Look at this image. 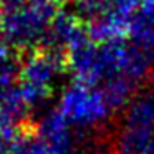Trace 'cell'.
<instances>
[{"label": "cell", "instance_id": "cell-1", "mask_svg": "<svg viewBox=\"0 0 154 154\" xmlns=\"http://www.w3.org/2000/svg\"><path fill=\"white\" fill-rule=\"evenodd\" d=\"M63 58L73 81L101 90L116 111L146 86L152 73L133 42H96L88 28L65 48Z\"/></svg>", "mask_w": 154, "mask_h": 154}, {"label": "cell", "instance_id": "cell-2", "mask_svg": "<svg viewBox=\"0 0 154 154\" xmlns=\"http://www.w3.org/2000/svg\"><path fill=\"white\" fill-rule=\"evenodd\" d=\"M57 15L58 5L51 0H22L0 10V33L12 50L27 55L47 48Z\"/></svg>", "mask_w": 154, "mask_h": 154}, {"label": "cell", "instance_id": "cell-3", "mask_svg": "<svg viewBox=\"0 0 154 154\" xmlns=\"http://www.w3.org/2000/svg\"><path fill=\"white\" fill-rule=\"evenodd\" d=\"M65 71V58L57 50L40 48L25 55L18 63L15 86L28 113L42 108L53 96Z\"/></svg>", "mask_w": 154, "mask_h": 154}, {"label": "cell", "instance_id": "cell-4", "mask_svg": "<svg viewBox=\"0 0 154 154\" xmlns=\"http://www.w3.org/2000/svg\"><path fill=\"white\" fill-rule=\"evenodd\" d=\"M109 154H154V86H144L124 104Z\"/></svg>", "mask_w": 154, "mask_h": 154}, {"label": "cell", "instance_id": "cell-5", "mask_svg": "<svg viewBox=\"0 0 154 154\" xmlns=\"http://www.w3.org/2000/svg\"><path fill=\"white\" fill-rule=\"evenodd\" d=\"M55 109L80 137L101 129L116 113L101 90L76 81L63 88Z\"/></svg>", "mask_w": 154, "mask_h": 154}, {"label": "cell", "instance_id": "cell-6", "mask_svg": "<svg viewBox=\"0 0 154 154\" xmlns=\"http://www.w3.org/2000/svg\"><path fill=\"white\" fill-rule=\"evenodd\" d=\"M33 131L58 154H76L81 137L71 129V126L61 118L57 109H50L38 119Z\"/></svg>", "mask_w": 154, "mask_h": 154}, {"label": "cell", "instance_id": "cell-7", "mask_svg": "<svg viewBox=\"0 0 154 154\" xmlns=\"http://www.w3.org/2000/svg\"><path fill=\"white\" fill-rule=\"evenodd\" d=\"M5 154H58L37 136L33 126H22L10 139Z\"/></svg>", "mask_w": 154, "mask_h": 154}, {"label": "cell", "instance_id": "cell-8", "mask_svg": "<svg viewBox=\"0 0 154 154\" xmlns=\"http://www.w3.org/2000/svg\"><path fill=\"white\" fill-rule=\"evenodd\" d=\"M91 2H94V0H76V5L80 7V5H88L91 4Z\"/></svg>", "mask_w": 154, "mask_h": 154}, {"label": "cell", "instance_id": "cell-9", "mask_svg": "<svg viewBox=\"0 0 154 154\" xmlns=\"http://www.w3.org/2000/svg\"><path fill=\"white\" fill-rule=\"evenodd\" d=\"M51 2H55L57 5H60V4H68V2H71V0H51Z\"/></svg>", "mask_w": 154, "mask_h": 154}]
</instances>
